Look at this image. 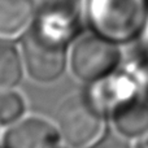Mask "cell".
<instances>
[{"instance_id": "1", "label": "cell", "mask_w": 148, "mask_h": 148, "mask_svg": "<svg viewBox=\"0 0 148 148\" xmlns=\"http://www.w3.org/2000/svg\"><path fill=\"white\" fill-rule=\"evenodd\" d=\"M87 20L95 34L116 44L130 42L144 29L147 0H88Z\"/></svg>"}, {"instance_id": "2", "label": "cell", "mask_w": 148, "mask_h": 148, "mask_svg": "<svg viewBox=\"0 0 148 148\" xmlns=\"http://www.w3.org/2000/svg\"><path fill=\"white\" fill-rule=\"evenodd\" d=\"M107 116L88 100L86 94L65 99L55 116L61 142L72 148H91L107 134Z\"/></svg>"}, {"instance_id": "3", "label": "cell", "mask_w": 148, "mask_h": 148, "mask_svg": "<svg viewBox=\"0 0 148 148\" xmlns=\"http://www.w3.org/2000/svg\"><path fill=\"white\" fill-rule=\"evenodd\" d=\"M120 61L118 44L95 33L79 38L70 52L72 72L86 83H94L116 72Z\"/></svg>"}, {"instance_id": "4", "label": "cell", "mask_w": 148, "mask_h": 148, "mask_svg": "<svg viewBox=\"0 0 148 148\" xmlns=\"http://www.w3.org/2000/svg\"><path fill=\"white\" fill-rule=\"evenodd\" d=\"M81 0H40L33 30L52 43L66 47L79 26Z\"/></svg>"}, {"instance_id": "5", "label": "cell", "mask_w": 148, "mask_h": 148, "mask_svg": "<svg viewBox=\"0 0 148 148\" xmlns=\"http://www.w3.org/2000/svg\"><path fill=\"white\" fill-rule=\"evenodd\" d=\"M22 61L29 77L38 83H52L66 68V47L46 40L31 29L22 39Z\"/></svg>"}, {"instance_id": "6", "label": "cell", "mask_w": 148, "mask_h": 148, "mask_svg": "<svg viewBox=\"0 0 148 148\" xmlns=\"http://www.w3.org/2000/svg\"><path fill=\"white\" fill-rule=\"evenodd\" d=\"M84 94L107 117L125 103L142 96L134 74L118 72H113L94 83H90V87Z\"/></svg>"}, {"instance_id": "7", "label": "cell", "mask_w": 148, "mask_h": 148, "mask_svg": "<svg viewBox=\"0 0 148 148\" xmlns=\"http://www.w3.org/2000/svg\"><path fill=\"white\" fill-rule=\"evenodd\" d=\"M61 136L55 122L29 116L8 126L1 139L3 148H56Z\"/></svg>"}, {"instance_id": "8", "label": "cell", "mask_w": 148, "mask_h": 148, "mask_svg": "<svg viewBox=\"0 0 148 148\" xmlns=\"http://www.w3.org/2000/svg\"><path fill=\"white\" fill-rule=\"evenodd\" d=\"M35 14L33 0H0V42L22 39L33 29Z\"/></svg>"}, {"instance_id": "9", "label": "cell", "mask_w": 148, "mask_h": 148, "mask_svg": "<svg viewBox=\"0 0 148 148\" xmlns=\"http://www.w3.org/2000/svg\"><path fill=\"white\" fill-rule=\"evenodd\" d=\"M116 133L125 139H139L148 131V101L138 96L109 116Z\"/></svg>"}, {"instance_id": "10", "label": "cell", "mask_w": 148, "mask_h": 148, "mask_svg": "<svg viewBox=\"0 0 148 148\" xmlns=\"http://www.w3.org/2000/svg\"><path fill=\"white\" fill-rule=\"evenodd\" d=\"M22 56L12 43L0 42V92L14 90L23 75Z\"/></svg>"}, {"instance_id": "11", "label": "cell", "mask_w": 148, "mask_h": 148, "mask_svg": "<svg viewBox=\"0 0 148 148\" xmlns=\"http://www.w3.org/2000/svg\"><path fill=\"white\" fill-rule=\"evenodd\" d=\"M26 103L23 96L14 90L0 92V125L10 126L25 117Z\"/></svg>"}, {"instance_id": "12", "label": "cell", "mask_w": 148, "mask_h": 148, "mask_svg": "<svg viewBox=\"0 0 148 148\" xmlns=\"http://www.w3.org/2000/svg\"><path fill=\"white\" fill-rule=\"evenodd\" d=\"M91 148H131L125 138H122L118 134H109L107 133L96 144Z\"/></svg>"}, {"instance_id": "13", "label": "cell", "mask_w": 148, "mask_h": 148, "mask_svg": "<svg viewBox=\"0 0 148 148\" xmlns=\"http://www.w3.org/2000/svg\"><path fill=\"white\" fill-rule=\"evenodd\" d=\"M133 74L138 82L140 95L148 101V57L140 62V65L136 68V70Z\"/></svg>"}, {"instance_id": "14", "label": "cell", "mask_w": 148, "mask_h": 148, "mask_svg": "<svg viewBox=\"0 0 148 148\" xmlns=\"http://www.w3.org/2000/svg\"><path fill=\"white\" fill-rule=\"evenodd\" d=\"M134 148H148V131L143 136L136 139V143H135V147Z\"/></svg>"}, {"instance_id": "15", "label": "cell", "mask_w": 148, "mask_h": 148, "mask_svg": "<svg viewBox=\"0 0 148 148\" xmlns=\"http://www.w3.org/2000/svg\"><path fill=\"white\" fill-rule=\"evenodd\" d=\"M56 148H72V147L66 146V144H64V143H62V142H61V143H60V144H59V146H57Z\"/></svg>"}]
</instances>
